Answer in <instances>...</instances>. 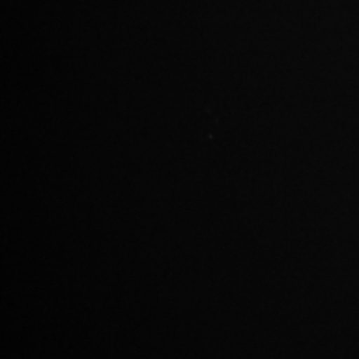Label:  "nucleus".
Masks as SVG:
<instances>
[]
</instances>
